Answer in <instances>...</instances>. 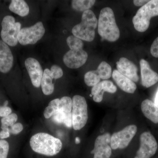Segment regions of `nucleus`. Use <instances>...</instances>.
Instances as JSON below:
<instances>
[{
  "label": "nucleus",
  "mask_w": 158,
  "mask_h": 158,
  "mask_svg": "<svg viewBox=\"0 0 158 158\" xmlns=\"http://www.w3.org/2000/svg\"><path fill=\"white\" fill-rule=\"evenodd\" d=\"M30 145L35 152L49 156L58 154L62 146L60 139L45 133H37L32 136Z\"/></svg>",
  "instance_id": "f257e3e1"
},
{
  "label": "nucleus",
  "mask_w": 158,
  "mask_h": 158,
  "mask_svg": "<svg viewBox=\"0 0 158 158\" xmlns=\"http://www.w3.org/2000/svg\"><path fill=\"white\" fill-rule=\"evenodd\" d=\"M98 27L100 36L108 41L115 42L120 37V31L116 24L114 12L109 7L101 10Z\"/></svg>",
  "instance_id": "f03ea898"
},
{
  "label": "nucleus",
  "mask_w": 158,
  "mask_h": 158,
  "mask_svg": "<svg viewBox=\"0 0 158 158\" xmlns=\"http://www.w3.org/2000/svg\"><path fill=\"white\" fill-rule=\"evenodd\" d=\"M98 23V21L95 14L89 9L83 12L81 22L73 27L72 32L73 36L79 39L91 42L95 37Z\"/></svg>",
  "instance_id": "7ed1b4c3"
},
{
  "label": "nucleus",
  "mask_w": 158,
  "mask_h": 158,
  "mask_svg": "<svg viewBox=\"0 0 158 158\" xmlns=\"http://www.w3.org/2000/svg\"><path fill=\"white\" fill-rule=\"evenodd\" d=\"M157 16H158V0L149 1L139 9L133 17L134 27L138 32H145L149 27L152 18Z\"/></svg>",
  "instance_id": "20e7f679"
},
{
  "label": "nucleus",
  "mask_w": 158,
  "mask_h": 158,
  "mask_svg": "<svg viewBox=\"0 0 158 158\" xmlns=\"http://www.w3.org/2000/svg\"><path fill=\"white\" fill-rule=\"evenodd\" d=\"M73 127L76 131L83 128L88 119V105L84 97L75 95L72 99Z\"/></svg>",
  "instance_id": "39448f33"
},
{
  "label": "nucleus",
  "mask_w": 158,
  "mask_h": 158,
  "mask_svg": "<svg viewBox=\"0 0 158 158\" xmlns=\"http://www.w3.org/2000/svg\"><path fill=\"white\" fill-rule=\"evenodd\" d=\"M21 27L20 23L16 22L14 17L6 15L2 22L1 37L2 40L10 46H15L18 43V37Z\"/></svg>",
  "instance_id": "423d86ee"
},
{
  "label": "nucleus",
  "mask_w": 158,
  "mask_h": 158,
  "mask_svg": "<svg viewBox=\"0 0 158 158\" xmlns=\"http://www.w3.org/2000/svg\"><path fill=\"white\" fill-rule=\"evenodd\" d=\"M45 32L43 23L39 22L31 27L21 29L18 40L20 44L22 45L34 44L42 38Z\"/></svg>",
  "instance_id": "0eeeda50"
},
{
  "label": "nucleus",
  "mask_w": 158,
  "mask_h": 158,
  "mask_svg": "<svg viewBox=\"0 0 158 158\" xmlns=\"http://www.w3.org/2000/svg\"><path fill=\"white\" fill-rule=\"evenodd\" d=\"M137 126L130 125L111 136V148L113 150L124 149L127 147L137 132Z\"/></svg>",
  "instance_id": "6e6552de"
},
{
  "label": "nucleus",
  "mask_w": 158,
  "mask_h": 158,
  "mask_svg": "<svg viewBox=\"0 0 158 158\" xmlns=\"http://www.w3.org/2000/svg\"><path fill=\"white\" fill-rule=\"evenodd\" d=\"M140 145L134 158H150L158 148L156 138L149 132H144L140 137Z\"/></svg>",
  "instance_id": "1a4fd4ad"
},
{
  "label": "nucleus",
  "mask_w": 158,
  "mask_h": 158,
  "mask_svg": "<svg viewBox=\"0 0 158 158\" xmlns=\"http://www.w3.org/2000/svg\"><path fill=\"white\" fill-rule=\"evenodd\" d=\"M111 135L110 133H106L96 138L94 142V148L91 152L94 155L93 158H110L112 155Z\"/></svg>",
  "instance_id": "9d476101"
},
{
  "label": "nucleus",
  "mask_w": 158,
  "mask_h": 158,
  "mask_svg": "<svg viewBox=\"0 0 158 158\" xmlns=\"http://www.w3.org/2000/svg\"><path fill=\"white\" fill-rule=\"evenodd\" d=\"M88 54L83 48L71 49L63 58L64 64L70 69H78L87 62Z\"/></svg>",
  "instance_id": "9b49d317"
},
{
  "label": "nucleus",
  "mask_w": 158,
  "mask_h": 158,
  "mask_svg": "<svg viewBox=\"0 0 158 158\" xmlns=\"http://www.w3.org/2000/svg\"><path fill=\"white\" fill-rule=\"evenodd\" d=\"M25 65L31 78L32 85L36 88L41 85L44 72L39 62L34 58L26 59Z\"/></svg>",
  "instance_id": "f8f14e48"
},
{
  "label": "nucleus",
  "mask_w": 158,
  "mask_h": 158,
  "mask_svg": "<svg viewBox=\"0 0 158 158\" xmlns=\"http://www.w3.org/2000/svg\"><path fill=\"white\" fill-rule=\"evenodd\" d=\"M117 70L122 74L131 79L134 82L139 80L138 74V69L136 65L127 58L122 57L116 62Z\"/></svg>",
  "instance_id": "ddd939ff"
},
{
  "label": "nucleus",
  "mask_w": 158,
  "mask_h": 158,
  "mask_svg": "<svg viewBox=\"0 0 158 158\" xmlns=\"http://www.w3.org/2000/svg\"><path fill=\"white\" fill-rule=\"evenodd\" d=\"M14 57L9 45L0 40V72L7 73L11 70Z\"/></svg>",
  "instance_id": "4468645a"
},
{
  "label": "nucleus",
  "mask_w": 158,
  "mask_h": 158,
  "mask_svg": "<svg viewBox=\"0 0 158 158\" xmlns=\"http://www.w3.org/2000/svg\"><path fill=\"white\" fill-rule=\"evenodd\" d=\"M140 65L142 85L148 88L156 84L158 82V74L150 68L148 62L144 59H141Z\"/></svg>",
  "instance_id": "2eb2a0df"
},
{
  "label": "nucleus",
  "mask_w": 158,
  "mask_h": 158,
  "mask_svg": "<svg viewBox=\"0 0 158 158\" xmlns=\"http://www.w3.org/2000/svg\"><path fill=\"white\" fill-rule=\"evenodd\" d=\"M116 91L117 88L113 82L108 80H104L93 86L91 93L93 96V100L96 102L99 103L102 101L105 92L113 94Z\"/></svg>",
  "instance_id": "dca6fc26"
},
{
  "label": "nucleus",
  "mask_w": 158,
  "mask_h": 158,
  "mask_svg": "<svg viewBox=\"0 0 158 158\" xmlns=\"http://www.w3.org/2000/svg\"><path fill=\"white\" fill-rule=\"evenodd\" d=\"M112 77L116 84L122 90L128 93L133 94L137 89V85L131 79L124 76L117 70H114Z\"/></svg>",
  "instance_id": "f3484780"
},
{
  "label": "nucleus",
  "mask_w": 158,
  "mask_h": 158,
  "mask_svg": "<svg viewBox=\"0 0 158 158\" xmlns=\"http://www.w3.org/2000/svg\"><path fill=\"white\" fill-rule=\"evenodd\" d=\"M141 110L146 118L153 123H158V106L149 99H145L141 103Z\"/></svg>",
  "instance_id": "a211bd4d"
},
{
  "label": "nucleus",
  "mask_w": 158,
  "mask_h": 158,
  "mask_svg": "<svg viewBox=\"0 0 158 158\" xmlns=\"http://www.w3.org/2000/svg\"><path fill=\"white\" fill-rule=\"evenodd\" d=\"M9 9L21 17L27 16L30 11L28 5L23 0H12L9 5Z\"/></svg>",
  "instance_id": "6ab92c4d"
},
{
  "label": "nucleus",
  "mask_w": 158,
  "mask_h": 158,
  "mask_svg": "<svg viewBox=\"0 0 158 158\" xmlns=\"http://www.w3.org/2000/svg\"><path fill=\"white\" fill-rule=\"evenodd\" d=\"M53 79H54L51 75L50 70L46 69L44 71L41 83V89L45 95H50L53 93L54 84L53 83Z\"/></svg>",
  "instance_id": "aec40b11"
},
{
  "label": "nucleus",
  "mask_w": 158,
  "mask_h": 158,
  "mask_svg": "<svg viewBox=\"0 0 158 158\" xmlns=\"http://www.w3.org/2000/svg\"><path fill=\"white\" fill-rule=\"evenodd\" d=\"M95 2L94 0H73L72 1V7L76 11L84 12L89 10Z\"/></svg>",
  "instance_id": "412c9836"
},
{
  "label": "nucleus",
  "mask_w": 158,
  "mask_h": 158,
  "mask_svg": "<svg viewBox=\"0 0 158 158\" xmlns=\"http://www.w3.org/2000/svg\"><path fill=\"white\" fill-rule=\"evenodd\" d=\"M96 71L101 79L102 80H107L112 76L111 66L105 61H103L99 64Z\"/></svg>",
  "instance_id": "4be33fe9"
},
{
  "label": "nucleus",
  "mask_w": 158,
  "mask_h": 158,
  "mask_svg": "<svg viewBox=\"0 0 158 158\" xmlns=\"http://www.w3.org/2000/svg\"><path fill=\"white\" fill-rule=\"evenodd\" d=\"M84 80L87 86L93 87L100 82L101 78L96 70H92L85 74Z\"/></svg>",
  "instance_id": "5701e85b"
},
{
  "label": "nucleus",
  "mask_w": 158,
  "mask_h": 158,
  "mask_svg": "<svg viewBox=\"0 0 158 158\" xmlns=\"http://www.w3.org/2000/svg\"><path fill=\"white\" fill-rule=\"evenodd\" d=\"M60 99H55L50 102L48 106L45 108L44 112V115L46 118H51L56 114L59 110Z\"/></svg>",
  "instance_id": "b1692460"
},
{
  "label": "nucleus",
  "mask_w": 158,
  "mask_h": 158,
  "mask_svg": "<svg viewBox=\"0 0 158 158\" xmlns=\"http://www.w3.org/2000/svg\"><path fill=\"white\" fill-rule=\"evenodd\" d=\"M18 120V116L15 113H11L9 116L3 117L1 119V128L2 130L9 128L15 124Z\"/></svg>",
  "instance_id": "393cba45"
},
{
  "label": "nucleus",
  "mask_w": 158,
  "mask_h": 158,
  "mask_svg": "<svg viewBox=\"0 0 158 158\" xmlns=\"http://www.w3.org/2000/svg\"><path fill=\"white\" fill-rule=\"evenodd\" d=\"M67 45L70 49L73 48H83L84 43L81 40L74 36H70L66 39Z\"/></svg>",
  "instance_id": "a878e982"
},
{
  "label": "nucleus",
  "mask_w": 158,
  "mask_h": 158,
  "mask_svg": "<svg viewBox=\"0 0 158 158\" xmlns=\"http://www.w3.org/2000/svg\"><path fill=\"white\" fill-rule=\"evenodd\" d=\"M9 149V145L8 141L0 140V158H7Z\"/></svg>",
  "instance_id": "bb28decb"
},
{
  "label": "nucleus",
  "mask_w": 158,
  "mask_h": 158,
  "mask_svg": "<svg viewBox=\"0 0 158 158\" xmlns=\"http://www.w3.org/2000/svg\"><path fill=\"white\" fill-rule=\"evenodd\" d=\"M50 72L52 76L54 79H59L63 76V71L58 65H53L51 67Z\"/></svg>",
  "instance_id": "cd10ccee"
},
{
  "label": "nucleus",
  "mask_w": 158,
  "mask_h": 158,
  "mask_svg": "<svg viewBox=\"0 0 158 158\" xmlns=\"http://www.w3.org/2000/svg\"><path fill=\"white\" fill-rule=\"evenodd\" d=\"M23 127L21 123H15L9 128V133L13 135H18L23 131Z\"/></svg>",
  "instance_id": "c85d7f7f"
},
{
  "label": "nucleus",
  "mask_w": 158,
  "mask_h": 158,
  "mask_svg": "<svg viewBox=\"0 0 158 158\" xmlns=\"http://www.w3.org/2000/svg\"><path fill=\"white\" fill-rule=\"evenodd\" d=\"M150 52L153 56L158 58V37L152 43L151 47Z\"/></svg>",
  "instance_id": "c756f323"
},
{
  "label": "nucleus",
  "mask_w": 158,
  "mask_h": 158,
  "mask_svg": "<svg viewBox=\"0 0 158 158\" xmlns=\"http://www.w3.org/2000/svg\"><path fill=\"white\" fill-rule=\"evenodd\" d=\"M11 110L9 107L2 106L0 109V117H4L9 116L11 113Z\"/></svg>",
  "instance_id": "7c9ffc66"
},
{
  "label": "nucleus",
  "mask_w": 158,
  "mask_h": 158,
  "mask_svg": "<svg viewBox=\"0 0 158 158\" xmlns=\"http://www.w3.org/2000/svg\"><path fill=\"white\" fill-rule=\"evenodd\" d=\"M10 137V133H9V128L6 129L2 130L0 131V139H4Z\"/></svg>",
  "instance_id": "2f4dec72"
},
{
  "label": "nucleus",
  "mask_w": 158,
  "mask_h": 158,
  "mask_svg": "<svg viewBox=\"0 0 158 158\" xmlns=\"http://www.w3.org/2000/svg\"><path fill=\"white\" fill-rule=\"evenodd\" d=\"M149 1L145 0H134L133 1L134 5L136 6H143L147 4Z\"/></svg>",
  "instance_id": "473e14b6"
},
{
  "label": "nucleus",
  "mask_w": 158,
  "mask_h": 158,
  "mask_svg": "<svg viewBox=\"0 0 158 158\" xmlns=\"http://www.w3.org/2000/svg\"><path fill=\"white\" fill-rule=\"evenodd\" d=\"M155 104L157 106H158V89L156 94L155 99Z\"/></svg>",
  "instance_id": "72a5a7b5"
},
{
  "label": "nucleus",
  "mask_w": 158,
  "mask_h": 158,
  "mask_svg": "<svg viewBox=\"0 0 158 158\" xmlns=\"http://www.w3.org/2000/svg\"><path fill=\"white\" fill-rule=\"evenodd\" d=\"M75 142L76 144H79L80 143V139L79 138H76Z\"/></svg>",
  "instance_id": "f704fd0d"
},
{
  "label": "nucleus",
  "mask_w": 158,
  "mask_h": 158,
  "mask_svg": "<svg viewBox=\"0 0 158 158\" xmlns=\"http://www.w3.org/2000/svg\"><path fill=\"white\" fill-rule=\"evenodd\" d=\"M8 103H9V102H8V101H6L4 102V105H3V106H7V105H8Z\"/></svg>",
  "instance_id": "c9c22d12"
},
{
  "label": "nucleus",
  "mask_w": 158,
  "mask_h": 158,
  "mask_svg": "<svg viewBox=\"0 0 158 158\" xmlns=\"http://www.w3.org/2000/svg\"><path fill=\"white\" fill-rule=\"evenodd\" d=\"M1 106H0V109H1Z\"/></svg>",
  "instance_id": "e433bc0d"
}]
</instances>
